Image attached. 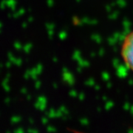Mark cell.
Listing matches in <instances>:
<instances>
[{"label":"cell","mask_w":133,"mask_h":133,"mask_svg":"<svg viewBox=\"0 0 133 133\" xmlns=\"http://www.w3.org/2000/svg\"><path fill=\"white\" fill-rule=\"evenodd\" d=\"M121 56L127 66L133 71V31L124 38L121 48Z\"/></svg>","instance_id":"1"}]
</instances>
